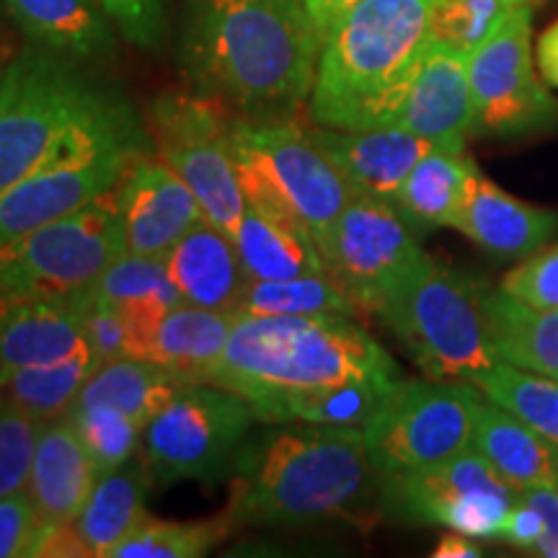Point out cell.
<instances>
[{"label":"cell","mask_w":558,"mask_h":558,"mask_svg":"<svg viewBox=\"0 0 558 558\" xmlns=\"http://www.w3.org/2000/svg\"><path fill=\"white\" fill-rule=\"evenodd\" d=\"M320 45L303 0H184L186 75L251 120H284L311 101Z\"/></svg>","instance_id":"cell-1"},{"label":"cell","mask_w":558,"mask_h":558,"mask_svg":"<svg viewBox=\"0 0 558 558\" xmlns=\"http://www.w3.org/2000/svg\"><path fill=\"white\" fill-rule=\"evenodd\" d=\"M233 527L369 522L380 514L383 473L362 429L284 422L243 445L230 473Z\"/></svg>","instance_id":"cell-2"},{"label":"cell","mask_w":558,"mask_h":558,"mask_svg":"<svg viewBox=\"0 0 558 558\" xmlns=\"http://www.w3.org/2000/svg\"><path fill=\"white\" fill-rule=\"evenodd\" d=\"M390 354L341 316H239L205 383L248 401L264 424H282L292 403L349 383H396Z\"/></svg>","instance_id":"cell-3"},{"label":"cell","mask_w":558,"mask_h":558,"mask_svg":"<svg viewBox=\"0 0 558 558\" xmlns=\"http://www.w3.org/2000/svg\"><path fill=\"white\" fill-rule=\"evenodd\" d=\"M437 0H360L320 45L311 120L337 130L388 128L432 41Z\"/></svg>","instance_id":"cell-4"},{"label":"cell","mask_w":558,"mask_h":558,"mask_svg":"<svg viewBox=\"0 0 558 558\" xmlns=\"http://www.w3.org/2000/svg\"><path fill=\"white\" fill-rule=\"evenodd\" d=\"M73 62L34 47L0 73V194L124 104Z\"/></svg>","instance_id":"cell-5"},{"label":"cell","mask_w":558,"mask_h":558,"mask_svg":"<svg viewBox=\"0 0 558 558\" xmlns=\"http://www.w3.org/2000/svg\"><path fill=\"white\" fill-rule=\"evenodd\" d=\"M484 292L476 279L424 254L375 316L427 378L473 383L499 362L488 339Z\"/></svg>","instance_id":"cell-6"},{"label":"cell","mask_w":558,"mask_h":558,"mask_svg":"<svg viewBox=\"0 0 558 558\" xmlns=\"http://www.w3.org/2000/svg\"><path fill=\"white\" fill-rule=\"evenodd\" d=\"M124 251L114 190L0 246V311L21 303H81Z\"/></svg>","instance_id":"cell-7"},{"label":"cell","mask_w":558,"mask_h":558,"mask_svg":"<svg viewBox=\"0 0 558 558\" xmlns=\"http://www.w3.org/2000/svg\"><path fill=\"white\" fill-rule=\"evenodd\" d=\"M230 148L246 199L298 220L316 243L357 197L313 140L308 124L233 117Z\"/></svg>","instance_id":"cell-8"},{"label":"cell","mask_w":558,"mask_h":558,"mask_svg":"<svg viewBox=\"0 0 558 558\" xmlns=\"http://www.w3.org/2000/svg\"><path fill=\"white\" fill-rule=\"evenodd\" d=\"M140 153H145V132L122 104L0 194V246L114 192Z\"/></svg>","instance_id":"cell-9"},{"label":"cell","mask_w":558,"mask_h":558,"mask_svg":"<svg viewBox=\"0 0 558 558\" xmlns=\"http://www.w3.org/2000/svg\"><path fill=\"white\" fill-rule=\"evenodd\" d=\"M254 422L259 418L239 393L192 383L145 424L140 456L156 486L215 484L233 473Z\"/></svg>","instance_id":"cell-10"},{"label":"cell","mask_w":558,"mask_h":558,"mask_svg":"<svg viewBox=\"0 0 558 558\" xmlns=\"http://www.w3.org/2000/svg\"><path fill=\"white\" fill-rule=\"evenodd\" d=\"M481 401L473 383L399 378L362 429L375 469L399 476L465 452Z\"/></svg>","instance_id":"cell-11"},{"label":"cell","mask_w":558,"mask_h":558,"mask_svg":"<svg viewBox=\"0 0 558 558\" xmlns=\"http://www.w3.org/2000/svg\"><path fill=\"white\" fill-rule=\"evenodd\" d=\"M226 104L205 94H166L150 107V132L158 158L184 179L205 220L233 239L246 213L239 166L230 148Z\"/></svg>","instance_id":"cell-12"},{"label":"cell","mask_w":558,"mask_h":558,"mask_svg":"<svg viewBox=\"0 0 558 558\" xmlns=\"http://www.w3.org/2000/svg\"><path fill=\"white\" fill-rule=\"evenodd\" d=\"M520 492L469 448L429 469L383 476L380 518L448 527L471 538H501Z\"/></svg>","instance_id":"cell-13"},{"label":"cell","mask_w":558,"mask_h":558,"mask_svg":"<svg viewBox=\"0 0 558 558\" xmlns=\"http://www.w3.org/2000/svg\"><path fill=\"white\" fill-rule=\"evenodd\" d=\"M473 135L522 137L558 124V101L535 73L533 5L520 3L469 54Z\"/></svg>","instance_id":"cell-14"},{"label":"cell","mask_w":558,"mask_h":558,"mask_svg":"<svg viewBox=\"0 0 558 558\" xmlns=\"http://www.w3.org/2000/svg\"><path fill=\"white\" fill-rule=\"evenodd\" d=\"M326 271L337 279L360 313H378L399 290L424 248L393 202L354 197L318 243Z\"/></svg>","instance_id":"cell-15"},{"label":"cell","mask_w":558,"mask_h":558,"mask_svg":"<svg viewBox=\"0 0 558 558\" xmlns=\"http://www.w3.org/2000/svg\"><path fill=\"white\" fill-rule=\"evenodd\" d=\"M150 486L143 456L104 473L73 520L41 533L34 558H109L111 550L148 518L145 499Z\"/></svg>","instance_id":"cell-16"},{"label":"cell","mask_w":558,"mask_h":558,"mask_svg":"<svg viewBox=\"0 0 558 558\" xmlns=\"http://www.w3.org/2000/svg\"><path fill=\"white\" fill-rule=\"evenodd\" d=\"M388 128L414 132L437 148L465 150L473 135L469 52L432 39Z\"/></svg>","instance_id":"cell-17"},{"label":"cell","mask_w":558,"mask_h":558,"mask_svg":"<svg viewBox=\"0 0 558 558\" xmlns=\"http://www.w3.org/2000/svg\"><path fill=\"white\" fill-rule=\"evenodd\" d=\"M124 239L130 254L163 259L179 239L205 220L197 197L163 158L140 153L120 186Z\"/></svg>","instance_id":"cell-18"},{"label":"cell","mask_w":558,"mask_h":558,"mask_svg":"<svg viewBox=\"0 0 558 558\" xmlns=\"http://www.w3.org/2000/svg\"><path fill=\"white\" fill-rule=\"evenodd\" d=\"M311 135L357 197L393 202L411 169L437 145L399 128L337 130L313 124Z\"/></svg>","instance_id":"cell-19"},{"label":"cell","mask_w":558,"mask_h":558,"mask_svg":"<svg viewBox=\"0 0 558 558\" xmlns=\"http://www.w3.org/2000/svg\"><path fill=\"white\" fill-rule=\"evenodd\" d=\"M235 318L239 313L179 303L156 318L128 324V354L205 383L226 352Z\"/></svg>","instance_id":"cell-20"},{"label":"cell","mask_w":558,"mask_h":558,"mask_svg":"<svg viewBox=\"0 0 558 558\" xmlns=\"http://www.w3.org/2000/svg\"><path fill=\"white\" fill-rule=\"evenodd\" d=\"M96 481L99 471L70 418L62 414L41 424L26 481L39 512L41 533L73 520Z\"/></svg>","instance_id":"cell-21"},{"label":"cell","mask_w":558,"mask_h":558,"mask_svg":"<svg viewBox=\"0 0 558 558\" xmlns=\"http://www.w3.org/2000/svg\"><path fill=\"white\" fill-rule=\"evenodd\" d=\"M456 230L499 262H522L558 233V213L522 202L478 173Z\"/></svg>","instance_id":"cell-22"},{"label":"cell","mask_w":558,"mask_h":558,"mask_svg":"<svg viewBox=\"0 0 558 558\" xmlns=\"http://www.w3.org/2000/svg\"><path fill=\"white\" fill-rule=\"evenodd\" d=\"M184 303L209 311L239 313L248 271L233 239L209 220L194 226L163 256Z\"/></svg>","instance_id":"cell-23"},{"label":"cell","mask_w":558,"mask_h":558,"mask_svg":"<svg viewBox=\"0 0 558 558\" xmlns=\"http://www.w3.org/2000/svg\"><path fill=\"white\" fill-rule=\"evenodd\" d=\"M90 352L81 303H21L0 311V378Z\"/></svg>","instance_id":"cell-24"},{"label":"cell","mask_w":558,"mask_h":558,"mask_svg":"<svg viewBox=\"0 0 558 558\" xmlns=\"http://www.w3.org/2000/svg\"><path fill=\"white\" fill-rule=\"evenodd\" d=\"M471 448L518 492L556 486L558 445L497 403L481 401Z\"/></svg>","instance_id":"cell-25"},{"label":"cell","mask_w":558,"mask_h":558,"mask_svg":"<svg viewBox=\"0 0 558 558\" xmlns=\"http://www.w3.org/2000/svg\"><path fill=\"white\" fill-rule=\"evenodd\" d=\"M233 243L251 279H284L326 271L318 243L308 230L254 199H246V213L233 233Z\"/></svg>","instance_id":"cell-26"},{"label":"cell","mask_w":558,"mask_h":558,"mask_svg":"<svg viewBox=\"0 0 558 558\" xmlns=\"http://www.w3.org/2000/svg\"><path fill=\"white\" fill-rule=\"evenodd\" d=\"M16 26L39 47L73 60L114 50L111 19L96 0H0Z\"/></svg>","instance_id":"cell-27"},{"label":"cell","mask_w":558,"mask_h":558,"mask_svg":"<svg viewBox=\"0 0 558 558\" xmlns=\"http://www.w3.org/2000/svg\"><path fill=\"white\" fill-rule=\"evenodd\" d=\"M478 179L476 163L465 150H429L403 179L393 205L411 226L456 228Z\"/></svg>","instance_id":"cell-28"},{"label":"cell","mask_w":558,"mask_h":558,"mask_svg":"<svg viewBox=\"0 0 558 558\" xmlns=\"http://www.w3.org/2000/svg\"><path fill=\"white\" fill-rule=\"evenodd\" d=\"M484 308L499 362L558 380V308H533L501 288H486Z\"/></svg>","instance_id":"cell-29"},{"label":"cell","mask_w":558,"mask_h":558,"mask_svg":"<svg viewBox=\"0 0 558 558\" xmlns=\"http://www.w3.org/2000/svg\"><path fill=\"white\" fill-rule=\"evenodd\" d=\"M192 386L184 375L140 357H117L101 362L75 401L109 403L128 414L140 429L169 403L181 388Z\"/></svg>","instance_id":"cell-30"},{"label":"cell","mask_w":558,"mask_h":558,"mask_svg":"<svg viewBox=\"0 0 558 558\" xmlns=\"http://www.w3.org/2000/svg\"><path fill=\"white\" fill-rule=\"evenodd\" d=\"M88 298L120 311L128 324L156 318L173 305L184 303L163 259L130 254V251L109 264Z\"/></svg>","instance_id":"cell-31"},{"label":"cell","mask_w":558,"mask_h":558,"mask_svg":"<svg viewBox=\"0 0 558 558\" xmlns=\"http://www.w3.org/2000/svg\"><path fill=\"white\" fill-rule=\"evenodd\" d=\"M239 316H341L357 318L360 308L329 271L284 279H248Z\"/></svg>","instance_id":"cell-32"},{"label":"cell","mask_w":558,"mask_h":558,"mask_svg":"<svg viewBox=\"0 0 558 558\" xmlns=\"http://www.w3.org/2000/svg\"><path fill=\"white\" fill-rule=\"evenodd\" d=\"M96 367H99V360L90 352L52 362V365L21 367L0 378V393L24 407L39 422H50L73 407Z\"/></svg>","instance_id":"cell-33"},{"label":"cell","mask_w":558,"mask_h":558,"mask_svg":"<svg viewBox=\"0 0 558 558\" xmlns=\"http://www.w3.org/2000/svg\"><path fill=\"white\" fill-rule=\"evenodd\" d=\"M473 386L486 401L497 403L527 427L558 445V380L548 375L530 373L509 362H497L481 373Z\"/></svg>","instance_id":"cell-34"},{"label":"cell","mask_w":558,"mask_h":558,"mask_svg":"<svg viewBox=\"0 0 558 558\" xmlns=\"http://www.w3.org/2000/svg\"><path fill=\"white\" fill-rule=\"evenodd\" d=\"M233 522L222 512L207 520L145 518L109 558H199L233 533Z\"/></svg>","instance_id":"cell-35"},{"label":"cell","mask_w":558,"mask_h":558,"mask_svg":"<svg viewBox=\"0 0 558 558\" xmlns=\"http://www.w3.org/2000/svg\"><path fill=\"white\" fill-rule=\"evenodd\" d=\"M65 416L81 435L99 476L120 469L143 448V429L109 403L73 401Z\"/></svg>","instance_id":"cell-36"},{"label":"cell","mask_w":558,"mask_h":558,"mask_svg":"<svg viewBox=\"0 0 558 558\" xmlns=\"http://www.w3.org/2000/svg\"><path fill=\"white\" fill-rule=\"evenodd\" d=\"M390 386L393 383H349V386L320 390V393L292 403L284 414V422L365 429V424L378 411L380 401L386 399Z\"/></svg>","instance_id":"cell-37"},{"label":"cell","mask_w":558,"mask_h":558,"mask_svg":"<svg viewBox=\"0 0 558 558\" xmlns=\"http://www.w3.org/2000/svg\"><path fill=\"white\" fill-rule=\"evenodd\" d=\"M518 5L520 0H437L432 11V39L471 54Z\"/></svg>","instance_id":"cell-38"},{"label":"cell","mask_w":558,"mask_h":558,"mask_svg":"<svg viewBox=\"0 0 558 558\" xmlns=\"http://www.w3.org/2000/svg\"><path fill=\"white\" fill-rule=\"evenodd\" d=\"M41 424L45 422L0 393V499L26 488Z\"/></svg>","instance_id":"cell-39"},{"label":"cell","mask_w":558,"mask_h":558,"mask_svg":"<svg viewBox=\"0 0 558 558\" xmlns=\"http://www.w3.org/2000/svg\"><path fill=\"white\" fill-rule=\"evenodd\" d=\"M499 288L533 308H558V243L514 264Z\"/></svg>","instance_id":"cell-40"},{"label":"cell","mask_w":558,"mask_h":558,"mask_svg":"<svg viewBox=\"0 0 558 558\" xmlns=\"http://www.w3.org/2000/svg\"><path fill=\"white\" fill-rule=\"evenodd\" d=\"M111 24L137 47H158L169 26L171 0H96Z\"/></svg>","instance_id":"cell-41"},{"label":"cell","mask_w":558,"mask_h":558,"mask_svg":"<svg viewBox=\"0 0 558 558\" xmlns=\"http://www.w3.org/2000/svg\"><path fill=\"white\" fill-rule=\"evenodd\" d=\"M41 538V520L29 488L0 499V558H34Z\"/></svg>","instance_id":"cell-42"},{"label":"cell","mask_w":558,"mask_h":558,"mask_svg":"<svg viewBox=\"0 0 558 558\" xmlns=\"http://www.w3.org/2000/svg\"><path fill=\"white\" fill-rule=\"evenodd\" d=\"M83 329H86L90 354L99 360V365L128 357V320L120 311L86 295L83 298Z\"/></svg>","instance_id":"cell-43"},{"label":"cell","mask_w":558,"mask_h":558,"mask_svg":"<svg viewBox=\"0 0 558 558\" xmlns=\"http://www.w3.org/2000/svg\"><path fill=\"white\" fill-rule=\"evenodd\" d=\"M520 497L533 505L543 518L541 541L535 543L533 554L543 558H558V492L556 486H533L520 492Z\"/></svg>","instance_id":"cell-44"},{"label":"cell","mask_w":558,"mask_h":558,"mask_svg":"<svg viewBox=\"0 0 558 558\" xmlns=\"http://www.w3.org/2000/svg\"><path fill=\"white\" fill-rule=\"evenodd\" d=\"M541 533H543L541 512L520 497L518 505L509 509L505 530H501V541L512 543L514 548L533 550L535 543L541 541Z\"/></svg>","instance_id":"cell-45"},{"label":"cell","mask_w":558,"mask_h":558,"mask_svg":"<svg viewBox=\"0 0 558 558\" xmlns=\"http://www.w3.org/2000/svg\"><path fill=\"white\" fill-rule=\"evenodd\" d=\"M535 62H538V70L543 81L548 86L558 88V19L550 21V26L538 37V45H535Z\"/></svg>","instance_id":"cell-46"},{"label":"cell","mask_w":558,"mask_h":558,"mask_svg":"<svg viewBox=\"0 0 558 558\" xmlns=\"http://www.w3.org/2000/svg\"><path fill=\"white\" fill-rule=\"evenodd\" d=\"M303 3L305 9H308L316 29L320 32V39H324L326 34L337 26V21L344 16L349 9H354L360 0H303Z\"/></svg>","instance_id":"cell-47"},{"label":"cell","mask_w":558,"mask_h":558,"mask_svg":"<svg viewBox=\"0 0 558 558\" xmlns=\"http://www.w3.org/2000/svg\"><path fill=\"white\" fill-rule=\"evenodd\" d=\"M481 554H484V550L478 548L476 538L450 530V535H445V538L437 543L435 554L432 556L435 558H478Z\"/></svg>","instance_id":"cell-48"},{"label":"cell","mask_w":558,"mask_h":558,"mask_svg":"<svg viewBox=\"0 0 558 558\" xmlns=\"http://www.w3.org/2000/svg\"><path fill=\"white\" fill-rule=\"evenodd\" d=\"M520 3H533V0H520Z\"/></svg>","instance_id":"cell-49"},{"label":"cell","mask_w":558,"mask_h":558,"mask_svg":"<svg viewBox=\"0 0 558 558\" xmlns=\"http://www.w3.org/2000/svg\"><path fill=\"white\" fill-rule=\"evenodd\" d=\"M556 492H558V478H556Z\"/></svg>","instance_id":"cell-50"},{"label":"cell","mask_w":558,"mask_h":558,"mask_svg":"<svg viewBox=\"0 0 558 558\" xmlns=\"http://www.w3.org/2000/svg\"><path fill=\"white\" fill-rule=\"evenodd\" d=\"M0 73H3V68H0Z\"/></svg>","instance_id":"cell-51"}]
</instances>
